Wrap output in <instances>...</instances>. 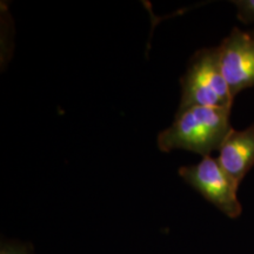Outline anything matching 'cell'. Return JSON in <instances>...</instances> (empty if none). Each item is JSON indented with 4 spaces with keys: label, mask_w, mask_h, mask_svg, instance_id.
<instances>
[{
    "label": "cell",
    "mask_w": 254,
    "mask_h": 254,
    "mask_svg": "<svg viewBox=\"0 0 254 254\" xmlns=\"http://www.w3.org/2000/svg\"><path fill=\"white\" fill-rule=\"evenodd\" d=\"M221 73L233 97L254 86V32L234 27L217 47Z\"/></svg>",
    "instance_id": "277c9868"
},
{
    "label": "cell",
    "mask_w": 254,
    "mask_h": 254,
    "mask_svg": "<svg viewBox=\"0 0 254 254\" xmlns=\"http://www.w3.org/2000/svg\"><path fill=\"white\" fill-rule=\"evenodd\" d=\"M217 160L231 179L240 185L254 166V124L243 131L232 128L219 148Z\"/></svg>",
    "instance_id": "5b68a950"
},
{
    "label": "cell",
    "mask_w": 254,
    "mask_h": 254,
    "mask_svg": "<svg viewBox=\"0 0 254 254\" xmlns=\"http://www.w3.org/2000/svg\"><path fill=\"white\" fill-rule=\"evenodd\" d=\"M182 101L178 112L190 107L232 109L234 97L219 63L218 49L200 50L193 56L182 79Z\"/></svg>",
    "instance_id": "7a4b0ae2"
},
{
    "label": "cell",
    "mask_w": 254,
    "mask_h": 254,
    "mask_svg": "<svg viewBox=\"0 0 254 254\" xmlns=\"http://www.w3.org/2000/svg\"><path fill=\"white\" fill-rule=\"evenodd\" d=\"M179 176L227 217L237 218L243 212L237 196L239 185L225 172L217 159L205 157L199 164L180 167Z\"/></svg>",
    "instance_id": "3957f363"
},
{
    "label": "cell",
    "mask_w": 254,
    "mask_h": 254,
    "mask_svg": "<svg viewBox=\"0 0 254 254\" xmlns=\"http://www.w3.org/2000/svg\"><path fill=\"white\" fill-rule=\"evenodd\" d=\"M0 254H28L27 251L23 246H19L17 244L2 243Z\"/></svg>",
    "instance_id": "52a82bcc"
},
{
    "label": "cell",
    "mask_w": 254,
    "mask_h": 254,
    "mask_svg": "<svg viewBox=\"0 0 254 254\" xmlns=\"http://www.w3.org/2000/svg\"><path fill=\"white\" fill-rule=\"evenodd\" d=\"M238 9V19L244 24H254V0L233 1Z\"/></svg>",
    "instance_id": "8992f818"
},
{
    "label": "cell",
    "mask_w": 254,
    "mask_h": 254,
    "mask_svg": "<svg viewBox=\"0 0 254 254\" xmlns=\"http://www.w3.org/2000/svg\"><path fill=\"white\" fill-rule=\"evenodd\" d=\"M232 109L222 107H190L178 112L171 127L158 135L159 150H186L202 157H209L220 148L231 132Z\"/></svg>",
    "instance_id": "6da1fadb"
}]
</instances>
